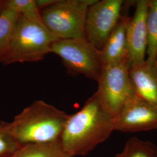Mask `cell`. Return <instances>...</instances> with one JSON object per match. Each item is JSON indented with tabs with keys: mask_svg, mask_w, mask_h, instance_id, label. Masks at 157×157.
I'll return each mask as SVG.
<instances>
[{
	"mask_svg": "<svg viewBox=\"0 0 157 157\" xmlns=\"http://www.w3.org/2000/svg\"><path fill=\"white\" fill-rule=\"evenodd\" d=\"M57 1L58 0H34L36 5L39 11L40 10H42L55 4Z\"/></svg>",
	"mask_w": 157,
	"mask_h": 157,
	"instance_id": "obj_18",
	"label": "cell"
},
{
	"mask_svg": "<svg viewBox=\"0 0 157 157\" xmlns=\"http://www.w3.org/2000/svg\"><path fill=\"white\" fill-rule=\"evenodd\" d=\"M4 8L10 9L20 15H35L40 13L34 0L5 1Z\"/></svg>",
	"mask_w": 157,
	"mask_h": 157,
	"instance_id": "obj_17",
	"label": "cell"
},
{
	"mask_svg": "<svg viewBox=\"0 0 157 157\" xmlns=\"http://www.w3.org/2000/svg\"><path fill=\"white\" fill-rule=\"evenodd\" d=\"M20 14L4 8L0 13V63H4Z\"/></svg>",
	"mask_w": 157,
	"mask_h": 157,
	"instance_id": "obj_12",
	"label": "cell"
},
{
	"mask_svg": "<svg viewBox=\"0 0 157 157\" xmlns=\"http://www.w3.org/2000/svg\"><path fill=\"white\" fill-rule=\"evenodd\" d=\"M22 146L0 124V157H11Z\"/></svg>",
	"mask_w": 157,
	"mask_h": 157,
	"instance_id": "obj_16",
	"label": "cell"
},
{
	"mask_svg": "<svg viewBox=\"0 0 157 157\" xmlns=\"http://www.w3.org/2000/svg\"><path fill=\"white\" fill-rule=\"evenodd\" d=\"M51 52L62 59L67 72L72 75L82 74L97 82L101 76L102 65L99 50L86 39L58 40L52 44Z\"/></svg>",
	"mask_w": 157,
	"mask_h": 157,
	"instance_id": "obj_5",
	"label": "cell"
},
{
	"mask_svg": "<svg viewBox=\"0 0 157 157\" xmlns=\"http://www.w3.org/2000/svg\"><path fill=\"white\" fill-rule=\"evenodd\" d=\"M114 117L95 93L78 112L69 115L59 141L71 157L85 156L115 131Z\"/></svg>",
	"mask_w": 157,
	"mask_h": 157,
	"instance_id": "obj_1",
	"label": "cell"
},
{
	"mask_svg": "<svg viewBox=\"0 0 157 157\" xmlns=\"http://www.w3.org/2000/svg\"><path fill=\"white\" fill-rule=\"evenodd\" d=\"M58 40L47 28L40 13L20 15L4 63L40 61L51 53V46Z\"/></svg>",
	"mask_w": 157,
	"mask_h": 157,
	"instance_id": "obj_3",
	"label": "cell"
},
{
	"mask_svg": "<svg viewBox=\"0 0 157 157\" xmlns=\"http://www.w3.org/2000/svg\"><path fill=\"white\" fill-rule=\"evenodd\" d=\"M113 157H157V147L150 141L132 137L126 141L123 150Z\"/></svg>",
	"mask_w": 157,
	"mask_h": 157,
	"instance_id": "obj_15",
	"label": "cell"
},
{
	"mask_svg": "<svg viewBox=\"0 0 157 157\" xmlns=\"http://www.w3.org/2000/svg\"><path fill=\"white\" fill-rule=\"evenodd\" d=\"M130 65L124 62L102 66L96 94L114 118L127 101L136 94L129 74Z\"/></svg>",
	"mask_w": 157,
	"mask_h": 157,
	"instance_id": "obj_6",
	"label": "cell"
},
{
	"mask_svg": "<svg viewBox=\"0 0 157 157\" xmlns=\"http://www.w3.org/2000/svg\"><path fill=\"white\" fill-rule=\"evenodd\" d=\"M4 2L5 1H0V13L4 8Z\"/></svg>",
	"mask_w": 157,
	"mask_h": 157,
	"instance_id": "obj_19",
	"label": "cell"
},
{
	"mask_svg": "<svg viewBox=\"0 0 157 157\" xmlns=\"http://www.w3.org/2000/svg\"><path fill=\"white\" fill-rule=\"evenodd\" d=\"M136 2L135 13L130 17L126 30L129 65L144 61L147 47L146 19L149 0Z\"/></svg>",
	"mask_w": 157,
	"mask_h": 157,
	"instance_id": "obj_9",
	"label": "cell"
},
{
	"mask_svg": "<svg viewBox=\"0 0 157 157\" xmlns=\"http://www.w3.org/2000/svg\"><path fill=\"white\" fill-rule=\"evenodd\" d=\"M147 30V52L148 62L157 61V0H149L146 19Z\"/></svg>",
	"mask_w": 157,
	"mask_h": 157,
	"instance_id": "obj_14",
	"label": "cell"
},
{
	"mask_svg": "<svg viewBox=\"0 0 157 157\" xmlns=\"http://www.w3.org/2000/svg\"><path fill=\"white\" fill-rule=\"evenodd\" d=\"M129 74L136 95L157 107V61L131 64Z\"/></svg>",
	"mask_w": 157,
	"mask_h": 157,
	"instance_id": "obj_10",
	"label": "cell"
},
{
	"mask_svg": "<svg viewBox=\"0 0 157 157\" xmlns=\"http://www.w3.org/2000/svg\"><path fill=\"white\" fill-rule=\"evenodd\" d=\"M11 157H72L65 151L59 140L22 146Z\"/></svg>",
	"mask_w": 157,
	"mask_h": 157,
	"instance_id": "obj_13",
	"label": "cell"
},
{
	"mask_svg": "<svg viewBox=\"0 0 157 157\" xmlns=\"http://www.w3.org/2000/svg\"><path fill=\"white\" fill-rule=\"evenodd\" d=\"M96 1L58 0L41 10L40 15L47 28L59 39H83L88 9Z\"/></svg>",
	"mask_w": 157,
	"mask_h": 157,
	"instance_id": "obj_4",
	"label": "cell"
},
{
	"mask_svg": "<svg viewBox=\"0 0 157 157\" xmlns=\"http://www.w3.org/2000/svg\"><path fill=\"white\" fill-rule=\"evenodd\" d=\"M114 128L125 133L157 129V107L136 94L115 117Z\"/></svg>",
	"mask_w": 157,
	"mask_h": 157,
	"instance_id": "obj_8",
	"label": "cell"
},
{
	"mask_svg": "<svg viewBox=\"0 0 157 157\" xmlns=\"http://www.w3.org/2000/svg\"><path fill=\"white\" fill-rule=\"evenodd\" d=\"M125 1H98L90 6L87 13L86 39L100 50L122 16Z\"/></svg>",
	"mask_w": 157,
	"mask_h": 157,
	"instance_id": "obj_7",
	"label": "cell"
},
{
	"mask_svg": "<svg viewBox=\"0 0 157 157\" xmlns=\"http://www.w3.org/2000/svg\"><path fill=\"white\" fill-rule=\"evenodd\" d=\"M69 115L42 100L25 108L11 122L0 124L21 146L59 140Z\"/></svg>",
	"mask_w": 157,
	"mask_h": 157,
	"instance_id": "obj_2",
	"label": "cell"
},
{
	"mask_svg": "<svg viewBox=\"0 0 157 157\" xmlns=\"http://www.w3.org/2000/svg\"><path fill=\"white\" fill-rule=\"evenodd\" d=\"M130 19V17L122 15L105 43L99 50L102 66L128 61L126 30Z\"/></svg>",
	"mask_w": 157,
	"mask_h": 157,
	"instance_id": "obj_11",
	"label": "cell"
}]
</instances>
